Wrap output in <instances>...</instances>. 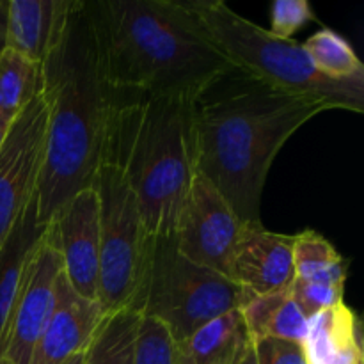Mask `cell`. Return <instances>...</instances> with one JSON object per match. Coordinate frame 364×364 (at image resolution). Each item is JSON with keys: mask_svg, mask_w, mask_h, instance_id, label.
Wrapping results in <instances>:
<instances>
[{"mask_svg": "<svg viewBox=\"0 0 364 364\" xmlns=\"http://www.w3.org/2000/svg\"><path fill=\"white\" fill-rule=\"evenodd\" d=\"M100 77L112 95L196 103L235 68L183 0H85Z\"/></svg>", "mask_w": 364, "mask_h": 364, "instance_id": "obj_1", "label": "cell"}, {"mask_svg": "<svg viewBox=\"0 0 364 364\" xmlns=\"http://www.w3.org/2000/svg\"><path fill=\"white\" fill-rule=\"evenodd\" d=\"M43 70L46 137L36 203L38 220L48 226L75 194L95 185L116 102L100 77L85 0H78L63 43Z\"/></svg>", "mask_w": 364, "mask_h": 364, "instance_id": "obj_2", "label": "cell"}, {"mask_svg": "<svg viewBox=\"0 0 364 364\" xmlns=\"http://www.w3.org/2000/svg\"><path fill=\"white\" fill-rule=\"evenodd\" d=\"M326 110L322 103L252 80L210 102L203 96L192 117L196 173L220 192L242 223H258L274 159L299 128Z\"/></svg>", "mask_w": 364, "mask_h": 364, "instance_id": "obj_3", "label": "cell"}, {"mask_svg": "<svg viewBox=\"0 0 364 364\" xmlns=\"http://www.w3.org/2000/svg\"><path fill=\"white\" fill-rule=\"evenodd\" d=\"M194 103L132 96L109 117L103 159L121 167L137 198L149 237L176 231L196 176Z\"/></svg>", "mask_w": 364, "mask_h": 364, "instance_id": "obj_4", "label": "cell"}, {"mask_svg": "<svg viewBox=\"0 0 364 364\" xmlns=\"http://www.w3.org/2000/svg\"><path fill=\"white\" fill-rule=\"evenodd\" d=\"M238 75L272 91L322 103L327 110L364 112V84L336 82L315 70L301 43L283 39L235 13L223 0H183Z\"/></svg>", "mask_w": 364, "mask_h": 364, "instance_id": "obj_5", "label": "cell"}, {"mask_svg": "<svg viewBox=\"0 0 364 364\" xmlns=\"http://www.w3.org/2000/svg\"><path fill=\"white\" fill-rule=\"evenodd\" d=\"M252 299L226 276L181 256L173 235L153 238L137 313L159 320L176 341Z\"/></svg>", "mask_w": 364, "mask_h": 364, "instance_id": "obj_6", "label": "cell"}, {"mask_svg": "<svg viewBox=\"0 0 364 364\" xmlns=\"http://www.w3.org/2000/svg\"><path fill=\"white\" fill-rule=\"evenodd\" d=\"M92 187L100 201L98 302L105 313H137L153 237L117 164L103 159Z\"/></svg>", "mask_w": 364, "mask_h": 364, "instance_id": "obj_7", "label": "cell"}, {"mask_svg": "<svg viewBox=\"0 0 364 364\" xmlns=\"http://www.w3.org/2000/svg\"><path fill=\"white\" fill-rule=\"evenodd\" d=\"M240 228L242 220L230 203L206 178L196 173L173 235L178 252L230 279Z\"/></svg>", "mask_w": 364, "mask_h": 364, "instance_id": "obj_8", "label": "cell"}, {"mask_svg": "<svg viewBox=\"0 0 364 364\" xmlns=\"http://www.w3.org/2000/svg\"><path fill=\"white\" fill-rule=\"evenodd\" d=\"M45 137L46 102L41 95L11 123L0 148V249L36 198Z\"/></svg>", "mask_w": 364, "mask_h": 364, "instance_id": "obj_9", "label": "cell"}, {"mask_svg": "<svg viewBox=\"0 0 364 364\" xmlns=\"http://www.w3.org/2000/svg\"><path fill=\"white\" fill-rule=\"evenodd\" d=\"M60 274L63 259L50 228H46L25 269L23 281L4 327L0 358L9 359L13 364H28L31 361L32 350L55 306L57 281Z\"/></svg>", "mask_w": 364, "mask_h": 364, "instance_id": "obj_10", "label": "cell"}, {"mask_svg": "<svg viewBox=\"0 0 364 364\" xmlns=\"http://www.w3.org/2000/svg\"><path fill=\"white\" fill-rule=\"evenodd\" d=\"M63 272L77 294L98 301L100 201L95 187L75 194L48 224Z\"/></svg>", "mask_w": 364, "mask_h": 364, "instance_id": "obj_11", "label": "cell"}, {"mask_svg": "<svg viewBox=\"0 0 364 364\" xmlns=\"http://www.w3.org/2000/svg\"><path fill=\"white\" fill-rule=\"evenodd\" d=\"M295 235L274 233L258 223H242L230 279L251 297L287 291L295 279Z\"/></svg>", "mask_w": 364, "mask_h": 364, "instance_id": "obj_12", "label": "cell"}, {"mask_svg": "<svg viewBox=\"0 0 364 364\" xmlns=\"http://www.w3.org/2000/svg\"><path fill=\"white\" fill-rule=\"evenodd\" d=\"M105 315L102 304L77 294L63 272L57 281L55 306L28 364H64L82 354Z\"/></svg>", "mask_w": 364, "mask_h": 364, "instance_id": "obj_13", "label": "cell"}, {"mask_svg": "<svg viewBox=\"0 0 364 364\" xmlns=\"http://www.w3.org/2000/svg\"><path fill=\"white\" fill-rule=\"evenodd\" d=\"M78 0H9L6 48L39 64L63 43Z\"/></svg>", "mask_w": 364, "mask_h": 364, "instance_id": "obj_14", "label": "cell"}, {"mask_svg": "<svg viewBox=\"0 0 364 364\" xmlns=\"http://www.w3.org/2000/svg\"><path fill=\"white\" fill-rule=\"evenodd\" d=\"M309 364H364L361 322L343 304L309 320L304 341Z\"/></svg>", "mask_w": 364, "mask_h": 364, "instance_id": "obj_15", "label": "cell"}, {"mask_svg": "<svg viewBox=\"0 0 364 364\" xmlns=\"http://www.w3.org/2000/svg\"><path fill=\"white\" fill-rule=\"evenodd\" d=\"M176 345L180 364H240L252 348V340L240 309H235Z\"/></svg>", "mask_w": 364, "mask_h": 364, "instance_id": "obj_16", "label": "cell"}, {"mask_svg": "<svg viewBox=\"0 0 364 364\" xmlns=\"http://www.w3.org/2000/svg\"><path fill=\"white\" fill-rule=\"evenodd\" d=\"M46 228L38 220V203L34 198L0 249V338L23 281L25 269Z\"/></svg>", "mask_w": 364, "mask_h": 364, "instance_id": "obj_17", "label": "cell"}, {"mask_svg": "<svg viewBox=\"0 0 364 364\" xmlns=\"http://www.w3.org/2000/svg\"><path fill=\"white\" fill-rule=\"evenodd\" d=\"M252 343L258 340H283L304 345L309 320L302 315L287 291L249 299L240 309Z\"/></svg>", "mask_w": 364, "mask_h": 364, "instance_id": "obj_18", "label": "cell"}, {"mask_svg": "<svg viewBox=\"0 0 364 364\" xmlns=\"http://www.w3.org/2000/svg\"><path fill=\"white\" fill-rule=\"evenodd\" d=\"M45 89L43 64L11 48L0 53V114L13 123Z\"/></svg>", "mask_w": 364, "mask_h": 364, "instance_id": "obj_19", "label": "cell"}, {"mask_svg": "<svg viewBox=\"0 0 364 364\" xmlns=\"http://www.w3.org/2000/svg\"><path fill=\"white\" fill-rule=\"evenodd\" d=\"M139 320L141 315L128 309L107 313L85 348L82 364H135Z\"/></svg>", "mask_w": 364, "mask_h": 364, "instance_id": "obj_20", "label": "cell"}, {"mask_svg": "<svg viewBox=\"0 0 364 364\" xmlns=\"http://www.w3.org/2000/svg\"><path fill=\"white\" fill-rule=\"evenodd\" d=\"M301 45L315 70L323 77L336 82L364 84V64L354 46L336 31L320 28Z\"/></svg>", "mask_w": 364, "mask_h": 364, "instance_id": "obj_21", "label": "cell"}, {"mask_svg": "<svg viewBox=\"0 0 364 364\" xmlns=\"http://www.w3.org/2000/svg\"><path fill=\"white\" fill-rule=\"evenodd\" d=\"M295 279L313 283L345 284L347 262L333 244L313 230L295 235L294 245Z\"/></svg>", "mask_w": 364, "mask_h": 364, "instance_id": "obj_22", "label": "cell"}, {"mask_svg": "<svg viewBox=\"0 0 364 364\" xmlns=\"http://www.w3.org/2000/svg\"><path fill=\"white\" fill-rule=\"evenodd\" d=\"M135 364H180L176 340L159 320L149 316L139 320Z\"/></svg>", "mask_w": 364, "mask_h": 364, "instance_id": "obj_23", "label": "cell"}, {"mask_svg": "<svg viewBox=\"0 0 364 364\" xmlns=\"http://www.w3.org/2000/svg\"><path fill=\"white\" fill-rule=\"evenodd\" d=\"M345 284L313 283V281L294 279L290 287V295L295 304L308 320L320 315L331 308L343 304Z\"/></svg>", "mask_w": 364, "mask_h": 364, "instance_id": "obj_24", "label": "cell"}, {"mask_svg": "<svg viewBox=\"0 0 364 364\" xmlns=\"http://www.w3.org/2000/svg\"><path fill=\"white\" fill-rule=\"evenodd\" d=\"M315 18V11L308 0H276L270 11L269 31L277 38L294 39L295 32Z\"/></svg>", "mask_w": 364, "mask_h": 364, "instance_id": "obj_25", "label": "cell"}, {"mask_svg": "<svg viewBox=\"0 0 364 364\" xmlns=\"http://www.w3.org/2000/svg\"><path fill=\"white\" fill-rule=\"evenodd\" d=\"M255 347L258 364H309L304 345L283 340H258Z\"/></svg>", "mask_w": 364, "mask_h": 364, "instance_id": "obj_26", "label": "cell"}, {"mask_svg": "<svg viewBox=\"0 0 364 364\" xmlns=\"http://www.w3.org/2000/svg\"><path fill=\"white\" fill-rule=\"evenodd\" d=\"M7 2L9 0H0V53L6 48L7 39Z\"/></svg>", "mask_w": 364, "mask_h": 364, "instance_id": "obj_27", "label": "cell"}, {"mask_svg": "<svg viewBox=\"0 0 364 364\" xmlns=\"http://www.w3.org/2000/svg\"><path fill=\"white\" fill-rule=\"evenodd\" d=\"M9 127H11L9 121L4 119V116H2V114H0V148H2L4 141H6L7 132H9Z\"/></svg>", "mask_w": 364, "mask_h": 364, "instance_id": "obj_28", "label": "cell"}, {"mask_svg": "<svg viewBox=\"0 0 364 364\" xmlns=\"http://www.w3.org/2000/svg\"><path fill=\"white\" fill-rule=\"evenodd\" d=\"M240 364H258L256 363V355H255V347L251 348V350H249V354L245 355V359L244 361H242Z\"/></svg>", "mask_w": 364, "mask_h": 364, "instance_id": "obj_29", "label": "cell"}, {"mask_svg": "<svg viewBox=\"0 0 364 364\" xmlns=\"http://www.w3.org/2000/svg\"><path fill=\"white\" fill-rule=\"evenodd\" d=\"M84 352H82V354H78V355H75V358H71L70 361H66L64 364H82V363H84Z\"/></svg>", "mask_w": 364, "mask_h": 364, "instance_id": "obj_30", "label": "cell"}, {"mask_svg": "<svg viewBox=\"0 0 364 364\" xmlns=\"http://www.w3.org/2000/svg\"><path fill=\"white\" fill-rule=\"evenodd\" d=\"M0 364H13L9 361V359H6V358H0Z\"/></svg>", "mask_w": 364, "mask_h": 364, "instance_id": "obj_31", "label": "cell"}]
</instances>
